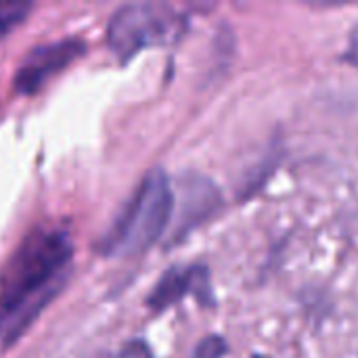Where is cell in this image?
<instances>
[{
    "label": "cell",
    "mask_w": 358,
    "mask_h": 358,
    "mask_svg": "<svg viewBox=\"0 0 358 358\" xmlns=\"http://www.w3.org/2000/svg\"><path fill=\"white\" fill-rule=\"evenodd\" d=\"M346 59L350 63H357L358 65V23L355 25L350 38H348V50H346Z\"/></svg>",
    "instance_id": "9"
},
{
    "label": "cell",
    "mask_w": 358,
    "mask_h": 358,
    "mask_svg": "<svg viewBox=\"0 0 358 358\" xmlns=\"http://www.w3.org/2000/svg\"><path fill=\"white\" fill-rule=\"evenodd\" d=\"M187 294H195L201 302H210V281L203 266L193 268H170L153 287V292L147 298V304L153 310H164L178 300H182Z\"/></svg>",
    "instance_id": "5"
},
{
    "label": "cell",
    "mask_w": 358,
    "mask_h": 358,
    "mask_svg": "<svg viewBox=\"0 0 358 358\" xmlns=\"http://www.w3.org/2000/svg\"><path fill=\"white\" fill-rule=\"evenodd\" d=\"M73 260L71 237L36 229L0 266V340L13 344L63 289Z\"/></svg>",
    "instance_id": "1"
},
{
    "label": "cell",
    "mask_w": 358,
    "mask_h": 358,
    "mask_svg": "<svg viewBox=\"0 0 358 358\" xmlns=\"http://www.w3.org/2000/svg\"><path fill=\"white\" fill-rule=\"evenodd\" d=\"M212 206H216L214 187L210 182H185L182 197H180V212H178V227L174 231L176 237H182L187 231L195 229L201 222Z\"/></svg>",
    "instance_id": "6"
},
{
    "label": "cell",
    "mask_w": 358,
    "mask_h": 358,
    "mask_svg": "<svg viewBox=\"0 0 358 358\" xmlns=\"http://www.w3.org/2000/svg\"><path fill=\"white\" fill-rule=\"evenodd\" d=\"M174 214V191L164 170H151L105 231L99 252L132 258L147 252L166 233Z\"/></svg>",
    "instance_id": "2"
},
{
    "label": "cell",
    "mask_w": 358,
    "mask_h": 358,
    "mask_svg": "<svg viewBox=\"0 0 358 358\" xmlns=\"http://www.w3.org/2000/svg\"><path fill=\"white\" fill-rule=\"evenodd\" d=\"M224 355H227V342L220 336H208L197 344L193 358H222Z\"/></svg>",
    "instance_id": "8"
},
{
    "label": "cell",
    "mask_w": 358,
    "mask_h": 358,
    "mask_svg": "<svg viewBox=\"0 0 358 358\" xmlns=\"http://www.w3.org/2000/svg\"><path fill=\"white\" fill-rule=\"evenodd\" d=\"M84 50L86 44L80 38H63L31 48L13 78V88L19 94L40 92L55 76H59L78 57H82Z\"/></svg>",
    "instance_id": "4"
},
{
    "label": "cell",
    "mask_w": 358,
    "mask_h": 358,
    "mask_svg": "<svg viewBox=\"0 0 358 358\" xmlns=\"http://www.w3.org/2000/svg\"><path fill=\"white\" fill-rule=\"evenodd\" d=\"M187 31L185 15L166 4L136 2L117 8L107 25V44L124 63L147 46L174 44Z\"/></svg>",
    "instance_id": "3"
},
{
    "label": "cell",
    "mask_w": 358,
    "mask_h": 358,
    "mask_svg": "<svg viewBox=\"0 0 358 358\" xmlns=\"http://www.w3.org/2000/svg\"><path fill=\"white\" fill-rule=\"evenodd\" d=\"M31 10L29 2H0V36L19 25Z\"/></svg>",
    "instance_id": "7"
}]
</instances>
